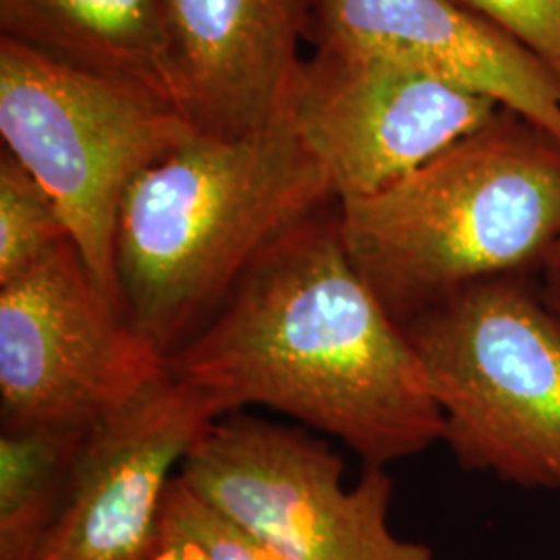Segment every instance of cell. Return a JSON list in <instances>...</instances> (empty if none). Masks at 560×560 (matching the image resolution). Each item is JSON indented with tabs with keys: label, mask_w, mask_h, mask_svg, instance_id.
Here are the masks:
<instances>
[{
	"label": "cell",
	"mask_w": 560,
	"mask_h": 560,
	"mask_svg": "<svg viewBox=\"0 0 560 560\" xmlns=\"http://www.w3.org/2000/svg\"><path fill=\"white\" fill-rule=\"evenodd\" d=\"M168 372L231 411L268 407L330 434L365 467L444 441V418L405 328L361 277L339 200L275 241Z\"/></svg>",
	"instance_id": "6da1fadb"
},
{
	"label": "cell",
	"mask_w": 560,
	"mask_h": 560,
	"mask_svg": "<svg viewBox=\"0 0 560 560\" xmlns=\"http://www.w3.org/2000/svg\"><path fill=\"white\" fill-rule=\"evenodd\" d=\"M339 200L291 117L243 138L194 133L120 203L115 270L125 318L168 360L252 264Z\"/></svg>",
	"instance_id": "7a4b0ae2"
},
{
	"label": "cell",
	"mask_w": 560,
	"mask_h": 560,
	"mask_svg": "<svg viewBox=\"0 0 560 560\" xmlns=\"http://www.w3.org/2000/svg\"><path fill=\"white\" fill-rule=\"evenodd\" d=\"M345 247L393 318L529 277L560 241V141L501 110L418 171L339 201Z\"/></svg>",
	"instance_id": "3957f363"
},
{
	"label": "cell",
	"mask_w": 560,
	"mask_h": 560,
	"mask_svg": "<svg viewBox=\"0 0 560 560\" xmlns=\"http://www.w3.org/2000/svg\"><path fill=\"white\" fill-rule=\"evenodd\" d=\"M402 328L460 467L560 490V318L527 277L474 282Z\"/></svg>",
	"instance_id": "277c9868"
},
{
	"label": "cell",
	"mask_w": 560,
	"mask_h": 560,
	"mask_svg": "<svg viewBox=\"0 0 560 560\" xmlns=\"http://www.w3.org/2000/svg\"><path fill=\"white\" fill-rule=\"evenodd\" d=\"M0 136L57 201L90 275L122 312L115 270L120 203L131 183L194 129L143 90L0 36Z\"/></svg>",
	"instance_id": "5b68a950"
},
{
	"label": "cell",
	"mask_w": 560,
	"mask_h": 560,
	"mask_svg": "<svg viewBox=\"0 0 560 560\" xmlns=\"http://www.w3.org/2000/svg\"><path fill=\"white\" fill-rule=\"evenodd\" d=\"M345 460L295 428L224 413L180 465V481L293 560H434L388 527L395 483L365 467L353 488Z\"/></svg>",
	"instance_id": "8992f818"
},
{
	"label": "cell",
	"mask_w": 560,
	"mask_h": 560,
	"mask_svg": "<svg viewBox=\"0 0 560 560\" xmlns=\"http://www.w3.org/2000/svg\"><path fill=\"white\" fill-rule=\"evenodd\" d=\"M166 374L168 360L102 293L73 240L0 282L2 430H88Z\"/></svg>",
	"instance_id": "52a82bcc"
},
{
	"label": "cell",
	"mask_w": 560,
	"mask_h": 560,
	"mask_svg": "<svg viewBox=\"0 0 560 560\" xmlns=\"http://www.w3.org/2000/svg\"><path fill=\"white\" fill-rule=\"evenodd\" d=\"M501 110L490 98L393 60L318 44L291 119L342 201L407 177Z\"/></svg>",
	"instance_id": "ba28073f"
},
{
	"label": "cell",
	"mask_w": 560,
	"mask_h": 560,
	"mask_svg": "<svg viewBox=\"0 0 560 560\" xmlns=\"http://www.w3.org/2000/svg\"><path fill=\"white\" fill-rule=\"evenodd\" d=\"M226 402L171 372L85 430L34 560H152L164 497Z\"/></svg>",
	"instance_id": "9c48e42d"
},
{
	"label": "cell",
	"mask_w": 560,
	"mask_h": 560,
	"mask_svg": "<svg viewBox=\"0 0 560 560\" xmlns=\"http://www.w3.org/2000/svg\"><path fill=\"white\" fill-rule=\"evenodd\" d=\"M183 119L198 136L243 138L291 117L314 0H164Z\"/></svg>",
	"instance_id": "30bf717a"
},
{
	"label": "cell",
	"mask_w": 560,
	"mask_h": 560,
	"mask_svg": "<svg viewBox=\"0 0 560 560\" xmlns=\"http://www.w3.org/2000/svg\"><path fill=\"white\" fill-rule=\"evenodd\" d=\"M312 38L480 94L560 141V88L457 0H314Z\"/></svg>",
	"instance_id": "8fae6325"
},
{
	"label": "cell",
	"mask_w": 560,
	"mask_h": 560,
	"mask_svg": "<svg viewBox=\"0 0 560 560\" xmlns=\"http://www.w3.org/2000/svg\"><path fill=\"white\" fill-rule=\"evenodd\" d=\"M0 36L179 110L164 0H0Z\"/></svg>",
	"instance_id": "7c38bea8"
},
{
	"label": "cell",
	"mask_w": 560,
	"mask_h": 560,
	"mask_svg": "<svg viewBox=\"0 0 560 560\" xmlns=\"http://www.w3.org/2000/svg\"><path fill=\"white\" fill-rule=\"evenodd\" d=\"M85 430L0 432V560H34L59 515Z\"/></svg>",
	"instance_id": "4fadbf2b"
},
{
	"label": "cell",
	"mask_w": 560,
	"mask_h": 560,
	"mask_svg": "<svg viewBox=\"0 0 560 560\" xmlns=\"http://www.w3.org/2000/svg\"><path fill=\"white\" fill-rule=\"evenodd\" d=\"M71 240L57 201L11 152L0 154V282Z\"/></svg>",
	"instance_id": "5bb4252c"
},
{
	"label": "cell",
	"mask_w": 560,
	"mask_h": 560,
	"mask_svg": "<svg viewBox=\"0 0 560 560\" xmlns=\"http://www.w3.org/2000/svg\"><path fill=\"white\" fill-rule=\"evenodd\" d=\"M162 513L187 529L214 560H293L200 499L179 476L166 490Z\"/></svg>",
	"instance_id": "9a60e30c"
},
{
	"label": "cell",
	"mask_w": 560,
	"mask_h": 560,
	"mask_svg": "<svg viewBox=\"0 0 560 560\" xmlns=\"http://www.w3.org/2000/svg\"><path fill=\"white\" fill-rule=\"evenodd\" d=\"M540 62L560 88V0H457Z\"/></svg>",
	"instance_id": "2e32d148"
},
{
	"label": "cell",
	"mask_w": 560,
	"mask_h": 560,
	"mask_svg": "<svg viewBox=\"0 0 560 560\" xmlns=\"http://www.w3.org/2000/svg\"><path fill=\"white\" fill-rule=\"evenodd\" d=\"M152 560H214L177 521L162 513L161 532Z\"/></svg>",
	"instance_id": "e0dca14e"
},
{
	"label": "cell",
	"mask_w": 560,
	"mask_h": 560,
	"mask_svg": "<svg viewBox=\"0 0 560 560\" xmlns=\"http://www.w3.org/2000/svg\"><path fill=\"white\" fill-rule=\"evenodd\" d=\"M540 295L544 303L560 318V241L541 264Z\"/></svg>",
	"instance_id": "ac0fdd59"
}]
</instances>
